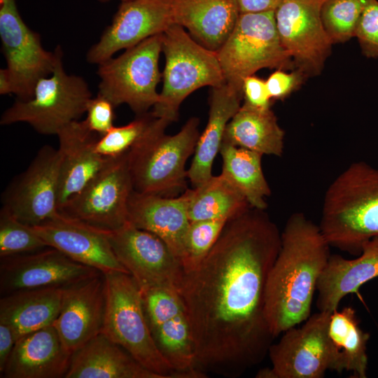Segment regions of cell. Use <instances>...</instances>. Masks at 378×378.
<instances>
[{
  "label": "cell",
  "instance_id": "cell-40",
  "mask_svg": "<svg viewBox=\"0 0 378 378\" xmlns=\"http://www.w3.org/2000/svg\"><path fill=\"white\" fill-rule=\"evenodd\" d=\"M244 103L260 108H270L271 97L265 80L255 76L245 78L242 85Z\"/></svg>",
  "mask_w": 378,
  "mask_h": 378
},
{
  "label": "cell",
  "instance_id": "cell-11",
  "mask_svg": "<svg viewBox=\"0 0 378 378\" xmlns=\"http://www.w3.org/2000/svg\"><path fill=\"white\" fill-rule=\"evenodd\" d=\"M0 38L13 94L28 100L38 80L52 73L62 48L50 52L43 48L41 36L22 18L16 0H0Z\"/></svg>",
  "mask_w": 378,
  "mask_h": 378
},
{
  "label": "cell",
  "instance_id": "cell-26",
  "mask_svg": "<svg viewBox=\"0 0 378 378\" xmlns=\"http://www.w3.org/2000/svg\"><path fill=\"white\" fill-rule=\"evenodd\" d=\"M239 14L236 0H173L174 24L214 51L226 41Z\"/></svg>",
  "mask_w": 378,
  "mask_h": 378
},
{
  "label": "cell",
  "instance_id": "cell-34",
  "mask_svg": "<svg viewBox=\"0 0 378 378\" xmlns=\"http://www.w3.org/2000/svg\"><path fill=\"white\" fill-rule=\"evenodd\" d=\"M48 247L33 227L14 216L6 208L0 210V257L32 253Z\"/></svg>",
  "mask_w": 378,
  "mask_h": 378
},
{
  "label": "cell",
  "instance_id": "cell-9",
  "mask_svg": "<svg viewBox=\"0 0 378 378\" xmlns=\"http://www.w3.org/2000/svg\"><path fill=\"white\" fill-rule=\"evenodd\" d=\"M162 39L163 34L155 35L98 64L97 93L115 106L128 105L137 115L148 113L159 100Z\"/></svg>",
  "mask_w": 378,
  "mask_h": 378
},
{
  "label": "cell",
  "instance_id": "cell-13",
  "mask_svg": "<svg viewBox=\"0 0 378 378\" xmlns=\"http://www.w3.org/2000/svg\"><path fill=\"white\" fill-rule=\"evenodd\" d=\"M106 234L117 259L141 290L167 286L179 290L183 268L161 238L128 222Z\"/></svg>",
  "mask_w": 378,
  "mask_h": 378
},
{
  "label": "cell",
  "instance_id": "cell-43",
  "mask_svg": "<svg viewBox=\"0 0 378 378\" xmlns=\"http://www.w3.org/2000/svg\"><path fill=\"white\" fill-rule=\"evenodd\" d=\"M0 94H13V87L12 80L6 68L0 69Z\"/></svg>",
  "mask_w": 378,
  "mask_h": 378
},
{
  "label": "cell",
  "instance_id": "cell-15",
  "mask_svg": "<svg viewBox=\"0 0 378 378\" xmlns=\"http://www.w3.org/2000/svg\"><path fill=\"white\" fill-rule=\"evenodd\" d=\"M324 0H283L275 10L277 32L295 69L305 76L321 74L333 44L321 17Z\"/></svg>",
  "mask_w": 378,
  "mask_h": 378
},
{
  "label": "cell",
  "instance_id": "cell-18",
  "mask_svg": "<svg viewBox=\"0 0 378 378\" xmlns=\"http://www.w3.org/2000/svg\"><path fill=\"white\" fill-rule=\"evenodd\" d=\"M102 273L48 247L32 253L1 258L0 291L65 288Z\"/></svg>",
  "mask_w": 378,
  "mask_h": 378
},
{
  "label": "cell",
  "instance_id": "cell-24",
  "mask_svg": "<svg viewBox=\"0 0 378 378\" xmlns=\"http://www.w3.org/2000/svg\"><path fill=\"white\" fill-rule=\"evenodd\" d=\"M378 277V237L366 241L358 256L346 259L330 255L317 284L316 307L320 312H332L347 295L356 292L365 283Z\"/></svg>",
  "mask_w": 378,
  "mask_h": 378
},
{
  "label": "cell",
  "instance_id": "cell-32",
  "mask_svg": "<svg viewBox=\"0 0 378 378\" xmlns=\"http://www.w3.org/2000/svg\"><path fill=\"white\" fill-rule=\"evenodd\" d=\"M190 222L226 219L242 214L251 206L245 197L221 174L202 185L186 190Z\"/></svg>",
  "mask_w": 378,
  "mask_h": 378
},
{
  "label": "cell",
  "instance_id": "cell-27",
  "mask_svg": "<svg viewBox=\"0 0 378 378\" xmlns=\"http://www.w3.org/2000/svg\"><path fill=\"white\" fill-rule=\"evenodd\" d=\"M243 94L227 83L212 88L208 122L198 139L188 172L193 188L208 181L214 159L220 151L226 127L241 106Z\"/></svg>",
  "mask_w": 378,
  "mask_h": 378
},
{
  "label": "cell",
  "instance_id": "cell-36",
  "mask_svg": "<svg viewBox=\"0 0 378 378\" xmlns=\"http://www.w3.org/2000/svg\"><path fill=\"white\" fill-rule=\"evenodd\" d=\"M155 116L151 111L139 115L130 123L115 127L100 136L95 150L105 158H115L128 152L141 138Z\"/></svg>",
  "mask_w": 378,
  "mask_h": 378
},
{
  "label": "cell",
  "instance_id": "cell-19",
  "mask_svg": "<svg viewBox=\"0 0 378 378\" xmlns=\"http://www.w3.org/2000/svg\"><path fill=\"white\" fill-rule=\"evenodd\" d=\"M32 227L48 247L59 250L77 262L102 274L111 271L129 274L114 254L106 230L59 211L52 218Z\"/></svg>",
  "mask_w": 378,
  "mask_h": 378
},
{
  "label": "cell",
  "instance_id": "cell-30",
  "mask_svg": "<svg viewBox=\"0 0 378 378\" xmlns=\"http://www.w3.org/2000/svg\"><path fill=\"white\" fill-rule=\"evenodd\" d=\"M222 143L262 155L281 156L284 151V132L270 108H256L244 102L228 122Z\"/></svg>",
  "mask_w": 378,
  "mask_h": 378
},
{
  "label": "cell",
  "instance_id": "cell-25",
  "mask_svg": "<svg viewBox=\"0 0 378 378\" xmlns=\"http://www.w3.org/2000/svg\"><path fill=\"white\" fill-rule=\"evenodd\" d=\"M65 378H162L100 332L71 355Z\"/></svg>",
  "mask_w": 378,
  "mask_h": 378
},
{
  "label": "cell",
  "instance_id": "cell-8",
  "mask_svg": "<svg viewBox=\"0 0 378 378\" xmlns=\"http://www.w3.org/2000/svg\"><path fill=\"white\" fill-rule=\"evenodd\" d=\"M216 52L225 83L242 94L244 79L261 69H295L281 43L275 11L240 13L232 33Z\"/></svg>",
  "mask_w": 378,
  "mask_h": 378
},
{
  "label": "cell",
  "instance_id": "cell-31",
  "mask_svg": "<svg viewBox=\"0 0 378 378\" xmlns=\"http://www.w3.org/2000/svg\"><path fill=\"white\" fill-rule=\"evenodd\" d=\"M221 174L246 199L252 208L265 210L270 188L262 168V155L258 153L222 143L219 151Z\"/></svg>",
  "mask_w": 378,
  "mask_h": 378
},
{
  "label": "cell",
  "instance_id": "cell-35",
  "mask_svg": "<svg viewBox=\"0 0 378 378\" xmlns=\"http://www.w3.org/2000/svg\"><path fill=\"white\" fill-rule=\"evenodd\" d=\"M228 220L192 221L186 234L181 265L184 273L194 270L206 256Z\"/></svg>",
  "mask_w": 378,
  "mask_h": 378
},
{
  "label": "cell",
  "instance_id": "cell-17",
  "mask_svg": "<svg viewBox=\"0 0 378 378\" xmlns=\"http://www.w3.org/2000/svg\"><path fill=\"white\" fill-rule=\"evenodd\" d=\"M173 24V0L122 1L111 23L88 50L86 61L98 65L119 50L163 34Z\"/></svg>",
  "mask_w": 378,
  "mask_h": 378
},
{
  "label": "cell",
  "instance_id": "cell-21",
  "mask_svg": "<svg viewBox=\"0 0 378 378\" xmlns=\"http://www.w3.org/2000/svg\"><path fill=\"white\" fill-rule=\"evenodd\" d=\"M127 222L161 238L181 263L190 223L186 190L166 197L134 190L128 202Z\"/></svg>",
  "mask_w": 378,
  "mask_h": 378
},
{
  "label": "cell",
  "instance_id": "cell-16",
  "mask_svg": "<svg viewBox=\"0 0 378 378\" xmlns=\"http://www.w3.org/2000/svg\"><path fill=\"white\" fill-rule=\"evenodd\" d=\"M331 313L318 311L271 344L268 355L274 378H322L330 370L328 326Z\"/></svg>",
  "mask_w": 378,
  "mask_h": 378
},
{
  "label": "cell",
  "instance_id": "cell-14",
  "mask_svg": "<svg viewBox=\"0 0 378 378\" xmlns=\"http://www.w3.org/2000/svg\"><path fill=\"white\" fill-rule=\"evenodd\" d=\"M59 167L58 149L41 147L27 168L3 192L2 206L31 226L55 216L59 212Z\"/></svg>",
  "mask_w": 378,
  "mask_h": 378
},
{
  "label": "cell",
  "instance_id": "cell-38",
  "mask_svg": "<svg viewBox=\"0 0 378 378\" xmlns=\"http://www.w3.org/2000/svg\"><path fill=\"white\" fill-rule=\"evenodd\" d=\"M115 107L107 98L97 93L90 99L83 120L88 129L99 136L108 132L114 126Z\"/></svg>",
  "mask_w": 378,
  "mask_h": 378
},
{
  "label": "cell",
  "instance_id": "cell-22",
  "mask_svg": "<svg viewBox=\"0 0 378 378\" xmlns=\"http://www.w3.org/2000/svg\"><path fill=\"white\" fill-rule=\"evenodd\" d=\"M60 155L58 209L79 192L102 169L108 158L95 150L99 139L84 120L74 121L57 134Z\"/></svg>",
  "mask_w": 378,
  "mask_h": 378
},
{
  "label": "cell",
  "instance_id": "cell-42",
  "mask_svg": "<svg viewBox=\"0 0 378 378\" xmlns=\"http://www.w3.org/2000/svg\"><path fill=\"white\" fill-rule=\"evenodd\" d=\"M283 0H236L240 13L275 11Z\"/></svg>",
  "mask_w": 378,
  "mask_h": 378
},
{
  "label": "cell",
  "instance_id": "cell-4",
  "mask_svg": "<svg viewBox=\"0 0 378 378\" xmlns=\"http://www.w3.org/2000/svg\"><path fill=\"white\" fill-rule=\"evenodd\" d=\"M171 123L155 117L141 138L127 152L134 189L141 193L175 197L186 190V164L194 154L200 120L192 117L174 134H165Z\"/></svg>",
  "mask_w": 378,
  "mask_h": 378
},
{
  "label": "cell",
  "instance_id": "cell-44",
  "mask_svg": "<svg viewBox=\"0 0 378 378\" xmlns=\"http://www.w3.org/2000/svg\"><path fill=\"white\" fill-rule=\"evenodd\" d=\"M258 378H274L273 371L271 368H265L260 370L256 374Z\"/></svg>",
  "mask_w": 378,
  "mask_h": 378
},
{
  "label": "cell",
  "instance_id": "cell-1",
  "mask_svg": "<svg viewBox=\"0 0 378 378\" xmlns=\"http://www.w3.org/2000/svg\"><path fill=\"white\" fill-rule=\"evenodd\" d=\"M281 242L265 210L250 207L229 220L203 260L184 273L178 292L199 371L236 377L268 354L274 337L265 317L266 286Z\"/></svg>",
  "mask_w": 378,
  "mask_h": 378
},
{
  "label": "cell",
  "instance_id": "cell-6",
  "mask_svg": "<svg viewBox=\"0 0 378 378\" xmlns=\"http://www.w3.org/2000/svg\"><path fill=\"white\" fill-rule=\"evenodd\" d=\"M162 52L163 86L151 113L172 122L178 120L179 107L188 95L205 86H220L225 80L216 51L194 40L178 24L163 33Z\"/></svg>",
  "mask_w": 378,
  "mask_h": 378
},
{
  "label": "cell",
  "instance_id": "cell-3",
  "mask_svg": "<svg viewBox=\"0 0 378 378\" xmlns=\"http://www.w3.org/2000/svg\"><path fill=\"white\" fill-rule=\"evenodd\" d=\"M318 226L330 246L352 255L378 237V168L356 162L337 176L325 193Z\"/></svg>",
  "mask_w": 378,
  "mask_h": 378
},
{
  "label": "cell",
  "instance_id": "cell-10",
  "mask_svg": "<svg viewBox=\"0 0 378 378\" xmlns=\"http://www.w3.org/2000/svg\"><path fill=\"white\" fill-rule=\"evenodd\" d=\"M141 291L147 321L162 355L182 378L205 377L195 368L191 325L178 290L156 286Z\"/></svg>",
  "mask_w": 378,
  "mask_h": 378
},
{
  "label": "cell",
  "instance_id": "cell-45",
  "mask_svg": "<svg viewBox=\"0 0 378 378\" xmlns=\"http://www.w3.org/2000/svg\"><path fill=\"white\" fill-rule=\"evenodd\" d=\"M97 1L99 2H100V3H104H104L109 2V1H111L112 0H97ZM119 1H120V2H122V1H129V0H119Z\"/></svg>",
  "mask_w": 378,
  "mask_h": 378
},
{
  "label": "cell",
  "instance_id": "cell-41",
  "mask_svg": "<svg viewBox=\"0 0 378 378\" xmlns=\"http://www.w3.org/2000/svg\"><path fill=\"white\" fill-rule=\"evenodd\" d=\"M17 340L10 327L0 322V372L6 366Z\"/></svg>",
  "mask_w": 378,
  "mask_h": 378
},
{
  "label": "cell",
  "instance_id": "cell-12",
  "mask_svg": "<svg viewBox=\"0 0 378 378\" xmlns=\"http://www.w3.org/2000/svg\"><path fill=\"white\" fill-rule=\"evenodd\" d=\"M127 152L109 158L102 169L59 211L95 227L111 231L127 223V206L134 190Z\"/></svg>",
  "mask_w": 378,
  "mask_h": 378
},
{
  "label": "cell",
  "instance_id": "cell-20",
  "mask_svg": "<svg viewBox=\"0 0 378 378\" xmlns=\"http://www.w3.org/2000/svg\"><path fill=\"white\" fill-rule=\"evenodd\" d=\"M105 302L102 273L63 288L60 309L52 326L71 354L102 332Z\"/></svg>",
  "mask_w": 378,
  "mask_h": 378
},
{
  "label": "cell",
  "instance_id": "cell-2",
  "mask_svg": "<svg viewBox=\"0 0 378 378\" xmlns=\"http://www.w3.org/2000/svg\"><path fill=\"white\" fill-rule=\"evenodd\" d=\"M329 248L318 225L302 213L289 217L266 286L265 317L274 338L310 316Z\"/></svg>",
  "mask_w": 378,
  "mask_h": 378
},
{
  "label": "cell",
  "instance_id": "cell-39",
  "mask_svg": "<svg viewBox=\"0 0 378 378\" xmlns=\"http://www.w3.org/2000/svg\"><path fill=\"white\" fill-rule=\"evenodd\" d=\"M307 76L298 69L290 73L276 69L265 80L271 99H282L297 90Z\"/></svg>",
  "mask_w": 378,
  "mask_h": 378
},
{
  "label": "cell",
  "instance_id": "cell-5",
  "mask_svg": "<svg viewBox=\"0 0 378 378\" xmlns=\"http://www.w3.org/2000/svg\"><path fill=\"white\" fill-rule=\"evenodd\" d=\"M105 312L102 332L141 365L162 378H182L159 351L146 316L141 289L128 273L103 274Z\"/></svg>",
  "mask_w": 378,
  "mask_h": 378
},
{
  "label": "cell",
  "instance_id": "cell-23",
  "mask_svg": "<svg viewBox=\"0 0 378 378\" xmlns=\"http://www.w3.org/2000/svg\"><path fill=\"white\" fill-rule=\"evenodd\" d=\"M71 354L52 325L20 337L1 373L5 378L64 377Z\"/></svg>",
  "mask_w": 378,
  "mask_h": 378
},
{
  "label": "cell",
  "instance_id": "cell-7",
  "mask_svg": "<svg viewBox=\"0 0 378 378\" xmlns=\"http://www.w3.org/2000/svg\"><path fill=\"white\" fill-rule=\"evenodd\" d=\"M59 57L52 73L41 78L33 97L26 101L16 99L1 115L0 124L24 122L41 134L57 135L69 123L86 113L92 98L86 80L69 74Z\"/></svg>",
  "mask_w": 378,
  "mask_h": 378
},
{
  "label": "cell",
  "instance_id": "cell-29",
  "mask_svg": "<svg viewBox=\"0 0 378 378\" xmlns=\"http://www.w3.org/2000/svg\"><path fill=\"white\" fill-rule=\"evenodd\" d=\"M370 336L360 327L354 309L334 310L328 326L330 370L352 372V377L365 378L368 369L367 344Z\"/></svg>",
  "mask_w": 378,
  "mask_h": 378
},
{
  "label": "cell",
  "instance_id": "cell-37",
  "mask_svg": "<svg viewBox=\"0 0 378 378\" xmlns=\"http://www.w3.org/2000/svg\"><path fill=\"white\" fill-rule=\"evenodd\" d=\"M355 36L362 53L368 58L378 57V1L366 0Z\"/></svg>",
  "mask_w": 378,
  "mask_h": 378
},
{
  "label": "cell",
  "instance_id": "cell-33",
  "mask_svg": "<svg viewBox=\"0 0 378 378\" xmlns=\"http://www.w3.org/2000/svg\"><path fill=\"white\" fill-rule=\"evenodd\" d=\"M366 0H324L321 17L332 43H344L355 36Z\"/></svg>",
  "mask_w": 378,
  "mask_h": 378
},
{
  "label": "cell",
  "instance_id": "cell-28",
  "mask_svg": "<svg viewBox=\"0 0 378 378\" xmlns=\"http://www.w3.org/2000/svg\"><path fill=\"white\" fill-rule=\"evenodd\" d=\"M63 288L29 289L3 295L0 300V322L10 327L17 340L52 325L60 309Z\"/></svg>",
  "mask_w": 378,
  "mask_h": 378
}]
</instances>
